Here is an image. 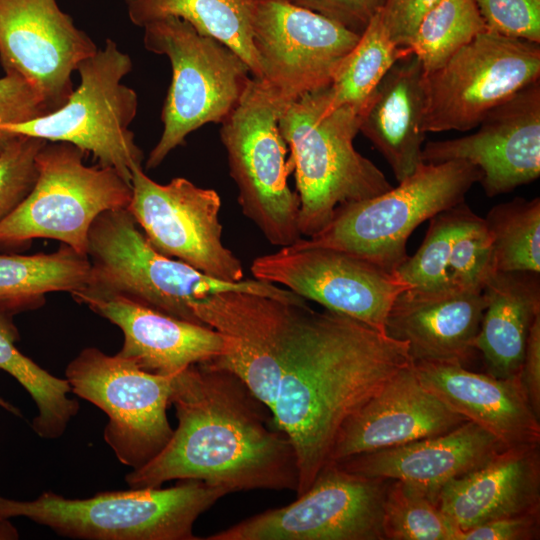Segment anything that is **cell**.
Here are the masks:
<instances>
[{"label":"cell","instance_id":"cell-29","mask_svg":"<svg viewBox=\"0 0 540 540\" xmlns=\"http://www.w3.org/2000/svg\"><path fill=\"white\" fill-rule=\"evenodd\" d=\"M90 278L88 256L65 244L52 253L0 255V306L13 314L35 309L46 294L73 295L85 289Z\"/></svg>","mask_w":540,"mask_h":540},{"label":"cell","instance_id":"cell-31","mask_svg":"<svg viewBox=\"0 0 540 540\" xmlns=\"http://www.w3.org/2000/svg\"><path fill=\"white\" fill-rule=\"evenodd\" d=\"M412 53L390 38L379 10L371 18L327 87L328 110L349 106L360 115L369 97L390 68Z\"/></svg>","mask_w":540,"mask_h":540},{"label":"cell","instance_id":"cell-1","mask_svg":"<svg viewBox=\"0 0 540 540\" xmlns=\"http://www.w3.org/2000/svg\"><path fill=\"white\" fill-rule=\"evenodd\" d=\"M413 364L405 341L306 302L290 305L272 413L295 449L297 496L326 465L345 421Z\"/></svg>","mask_w":540,"mask_h":540},{"label":"cell","instance_id":"cell-7","mask_svg":"<svg viewBox=\"0 0 540 540\" xmlns=\"http://www.w3.org/2000/svg\"><path fill=\"white\" fill-rule=\"evenodd\" d=\"M144 46L165 55L172 69L163 105V131L146 161L158 167L185 138L208 123H222L237 105L251 74L229 47L187 21L165 17L144 27Z\"/></svg>","mask_w":540,"mask_h":540},{"label":"cell","instance_id":"cell-44","mask_svg":"<svg viewBox=\"0 0 540 540\" xmlns=\"http://www.w3.org/2000/svg\"><path fill=\"white\" fill-rule=\"evenodd\" d=\"M19 535L15 527L8 519L0 518V540L18 539Z\"/></svg>","mask_w":540,"mask_h":540},{"label":"cell","instance_id":"cell-14","mask_svg":"<svg viewBox=\"0 0 540 540\" xmlns=\"http://www.w3.org/2000/svg\"><path fill=\"white\" fill-rule=\"evenodd\" d=\"M131 187L127 209L156 251L219 280L244 279L241 261L222 241L221 199L215 190L182 177L159 184L142 165L132 168Z\"/></svg>","mask_w":540,"mask_h":540},{"label":"cell","instance_id":"cell-40","mask_svg":"<svg viewBox=\"0 0 540 540\" xmlns=\"http://www.w3.org/2000/svg\"><path fill=\"white\" fill-rule=\"evenodd\" d=\"M439 1L383 0L379 12L392 41L399 47L409 48L419 23Z\"/></svg>","mask_w":540,"mask_h":540},{"label":"cell","instance_id":"cell-36","mask_svg":"<svg viewBox=\"0 0 540 540\" xmlns=\"http://www.w3.org/2000/svg\"><path fill=\"white\" fill-rule=\"evenodd\" d=\"M494 272L490 234L484 218L473 212L453 242L447 285L483 289Z\"/></svg>","mask_w":540,"mask_h":540},{"label":"cell","instance_id":"cell-12","mask_svg":"<svg viewBox=\"0 0 540 540\" xmlns=\"http://www.w3.org/2000/svg\"><path fill=\"white\" fill-rule=\"evenodd\" d=\"M65 376L72 393L105 412L104 440L132 470L149 463L171 439L167 408L174 375L150 373L88 347L68 364Z\"/></svg>","mask_w":540,"mask_h":540},{"label":"cell","instance_id":"cell-28","mask_svg":"<svg viewBox=\"0 0 540 540\" xmlns=\"http://www.w3.org/2000/svg\"><path fill=\"white\" fill-rule=\"evenodd\" d=\"M130 21L139 27L165 17L187 21L196 31L223 43L261 80L260 60L253 42L256 0H125Z\"/></svg>","mask_w":540,"mask_h":540},{"label":"cell","instance_id":"cell-2","mask_svg":"<svg viewBox=\"0 0 540 540\" xmlns=\"http://www.w3.org/2000/svg\"><path fill=\"white\" fill-rule=\"evenodd\" d=\"M177 428L149 463L125 476L130 488L194 479L226 489L297 491L295 449L272 411L237 376L208 363L175 374Z\"/></svg>","mask_w":540,"mask_h":540},{"label":"cell","instance_id":"cell-5","mask_svg":"<svg viewBox=\"0 0 540 540\" xmlns=\"http://www.w3.org/2000/svg\"><path fill=\"white\" fill-rule=\"evenodd\" d=\"M229 492L200 480L68 499L51 491L31 501L0 496V518L26 517L82 540H196L198 517Z\"/></svg>","mask_w":540,"mask_h":540},{"label":"cell","instance_id":"cell-10","mask_svg":"<svg viewBox=\"0 0 540 540\" xmlns=\"http://www.w3.org/2000/svg\"><path fill=\"white\" fill-rule=\"evenodd\" d=\"M132 60L116 42L106 39L102 49L77 66L80 84L66 103L41 117L8 124L2 131L48 142H68L92 153L98 164L112 167L131 183V170L141 165L143 152L129 125L136 116L138 97L122 79Z\"/></svg>","mask_w":540,"mask_h":540},{"label":"cell","instance_id":"cell-17","mask_svg":"<svg viewBox=\"0 0 540 540\" xmlns=\"http://www.w3.org/2000/svg\"><path fill=\"white\" fill-rule=\"evenodd\" d=\"M56 0H0V61L24 78L50 112L73 92L72 73L97 51Z\"/></svg>","mask_w":540,"mask_h":540},{"label":"cell","instance_id":"cell-32","mask_svg":"<svg viewBox=\"0 0 540 540\" xmlns=\"http://www.w3.org/2000/svg\"><path fill=\"white\" fill-rule=\"evenodd\" d=\"M496 272L540 273V199H515L492 207L484 218Z\"/></svg>","mask_w":540,"mask_h":540},{"label":"cell","instance_id":"cell-23","mask_svg":"<svg viewBox=\"0 0 540 540\" xmlns=\"http://www.w3.org/2000/svg\"><path fill=\"white\" fill-rule=\"evenodd\" d=\"M505 446L471 421L441 435L355 455L335 462L372 478L400 480L426 491L436 502L449 481L486 463Z\"/></svg>","mask_w":540,"mask_h":540},{"label":"cell","instance_id":"cell-9","mask_svg":"<svg viewBox=\"0 0 540 540\" xmlns=\"http://www.w3.org/2000/svg\"><path fill=\"white\" fill-rule=\"evenodd\" d=\"M86 154L71 143L47 141L36 157L33 189L0 221V244L47 238L87 255L93 222L103 212L127 208L132 187L112 167L85 165Z\"/></svg>","mask_w":540,"mask_h":540},{"label":"cell","instance_id":"cell-22","mask_svg":"<svg viewBox=\"0 0 540 540\" xmlns=\"http://www.w3.org/2000/svg\"><path fill=\"white\" fill-rule=\"evenodd\" d=\"M484 309L481 288H408L395 299L385 332L408 344L414 362L464 365L475 350Z\"/></svg>","mask_w":540,"mask_h":540},{"label":"cell","instance_id":"cell-25","mask_svg":"<svg viewBox=\"0 0 540 540\" xmlns=\"http://www.w3.org/2000/svg\"><path fill=\"white\" fill-rule=\"evenodd\" d=\"M413 368L427 390L505 446L540 443V418L520 378H496L451 363L419 361Z\"/></svg>","mask_w":540,"mask_h":540},{"label":"cell","instance_id":"cell-35","mask_svg":"<svg viewBox=\"0 0 540 540\" xmlns=\"http://www.w3.org/2000/svg\"><path fill=\"white\" fill-rule=\"evenodd\" d=\"M473 211L461 202L431 217L428 230L419 249L407 256L396 274L410 288L432 290L447 285V266L453 242Z\"/></svg>","mask_w":540,"mask_h":540},{"label":"cell","instance_id":"cell-45","mask_svg":"<svg viewBox=\"0 0 540 540\" xmlns=\"http://www.w3.org/2000/svg\"><path fill=\"white\" fill-rule=\"evenodd\" d=\"M0 407L9 411L10 413L16 415V416H19L21 417L22 414L20 412V410L13 406L11 403L7 402L5 399H3L2 397H0Z\"/></svg>","mask_w":540,"mask_h":540},{"label":"cell","instance_id":"cell-18","mask_svg":"<svg viewBox=\"0 0 540 540\" xmlns=\"http://www.w3.org/2000/svg\"><path fill=\"white\" fill-rule=\"evenodd\" d=\"M470 135L426 143L423 163L464 160L482 173L488 197L513 191L540 176V80L493 108Z\"/></svg>","mask_w":540,"mask_h":540},{"label":"cell","instance_id":"cell-24","mask_svg":"<svg viewBox=\"0 0 540 540\" xmlns=\"http://www.w3.org/2000/svg\"><path fill=\"white\" fill-rule=\"evenodd\" d=\"M540 443L508 446L446 483L437 504L463 531L499 518L540 512Z\"/></svg>","mask_w":540,"mask_h":540},{"label":"cell","instance_id":"cell-15","mask_svg":"<svg viewBox=\"0 0 540 540\" xmlns=\"http://www.w3.org/2000/svg\"><path fill=\"white\" fill-rule=\"evenodd\" d=\"M250 270L255 279L286 288L383 333L395 299L410 288L396 272L328 248L282 247L255 258Z\"/></svg>","mask_w":540,"mask_h":540},{"label":"cell","instance_id":"cell-19","mask_svg":"<svg viewBox=\"0 0 540 540\" xmlns=\"http://www.w3.org/2000/svg\"><path fill=\"white\" fill-rule=\"evenodd\" d=\"M293 302L259 294L226 291L196 301L201 323L219 332L226 352L205 362L231 372L272 411L282 371V352Z\"/></svg>","mask_w":540,"mask_h":540},{"label":"cell","instance_id":"cell-30","mask_svg":"<svg viewBox=\"0 0 540 540\" xmlns=\"http://www.w3.org/2000/svg\"><path fill=\"white\" fill-rule=\"evenodd\" d=\"M13 313L0 306V369L13 376L30 394L38 414L32 421L34 432L43 439L63 435L79 411L77 400L68 397L67 379L56 377L18 350L19 332Z\"/></svg>","mask_w":540,"mask_h":540},{"label":"cell","instance_id":"cell-8","mask_svg":"<svg viewBox=\"0 0 540 540\" xmlns=\"http://www.w3.org/2000/svg\"><path fill=\"white\" fill-rule=\"evenodd\" d=\"M283 106L263 81L251 77L220 129L242 213L280 248L303 238L299 197L288 185L293 166L278 125Z\"/></svg>","mask_w":540,"mask_h":540},{"label":"cell","instance_id":"cell-41","mask_svg":"<svg viewBox=\"0 0 540 540\" xmlns=\"http://www.w3.org/2000/svg\"><path fill=\"white\" fill-rule=\"evenodd\" d=\"M361 34L383 0H290Z\"/></svg>","mask_w":540,"mask_h":540},{"label":"cell","instance_id":"cell-26","mask_svg":"<svg viewBox=\"0 0 540 540\" xmlns=\"http://www.w3.org/2000/svg\"><path fill=\"white\" fill-rule=\"evenodd\" d=\"M425 72L413 53L400 58L369 97L361 115V132L389 164L398 182L423 163Z\"/></svg>","mask_w":540,"mask_h":540},{"label":"cell","instance_id":"cell-3","mask_svg":"<svg viewBox=\"0 0 540 540\" xmlns=\"http://www.w3.org/2000/svg\"><path fill=\"white\" fill-rule=\"evenodd\" d=\"M327 87L285 104L279 115L295 174L303 238L321 231L340 206L392 188L384 173L353 145L360 113L349 106L328 110Z\"/></svg>","mask_w":540,"mask_h":540},{"label":"cell","instance_id":"cell-42","mask_svg":"<svg viewBox=\"0 0 540 540\" xmlns=\"http://www.w3.org/2000/svg\"><path fill=\"white\" fill-rule=\"evenodd\" d=\"M540 535V512L491 520L461 530L458 540H534Z\"/></svg>","mask_w":540,"mask_h":540},{"label":"cell","instance_id":"cell-21","mask_svg":"<svg viewBox=\"0 0 540 540\" xmlns=\"http://www.w3.org/2000/svg\"><path fill=\"white\" fill-rule=\"evenodd\" d=\"M413 366L397 373L345 421L327 463L441 435L468 421L427 390Z\"/></svg>","mask_w":540,"mask_h":540},{"label":"cell","instance_id":"cell-6","mask_svg":"<svg viewBox=\"0 0 540 540\" xmlns=\"http://www.w3.org/2000/svg\"><path fill=\"white\" fill-rule=\"evenodd\" d=\"M481 178L479 168L464 160L422 163L397 187L340 206L321 231L292 245L346 252L395 272L416 227L464 202Z\"/></svg>","mask_w":540,"mask_h":540},{"label":"cell","instance_id":"cell-34","mask_svg":"<svg viewBox=\"0 0 540 540\" xmlns=\"http://www.w3.org/2000/svg\"><path fill=\"white\" fill-rule=\"evenodd\" d=\"M385 540H458L461 529L424 490L391 480L383 503Z\"/></svg>","mask_w":540,"mask_h":540},{"label":"cell","instance_id":"cell-27","mask_svg":"<svg viewBox=\"0 0 540 540\" xmlns=\"http://www.w3.org/2000/svg\"><path fill=\"white\" fill-rule=\"evenodd\" d=\"M485 309L473 347L487 374L520 378L527 338L540 316V273L494 272L483 287Z\"/></svg>","mask_w":540,"mask_h":540},{"label":"cell","instance_id":"cell-13","mask_svg":"<svg viewBox=\"0 0 540 540\" xmlns=\"http://www.w3.org/2000/svg\"><path fill=\"white\" fill-rule=\"evenodd\" d=\"M390 481L327 463L294 502L261 512L205 539L385 540L383 503Z\"/></svg>","mask_w":540,"mask_h":540},{"label":"cell","instance_id":"cell-20","mask_svg":"<svg viewBox=\"0 0 540 540\" xmlns=\"http://www.w3.org/2000/svg\"><path fill=\"white\" fill-rule=\"evenodd\" d=\"M72 296L120 328L124 340L116 355L144 371L173 376L227 350L225 338L213 328L169 316L126 297L89 290Z\"/></svg>","mask_w":540,"mask_h":540},{"label":"cell","instance_id":"cell-4","mask_svg":"<svg viewBox=\"0 0 540 540\" xmlns=\"http://www.w3.org/2000/svg\"><path fill=\"white\" fill-rule=\"evenodd\" d=\"M87 256L91 278L83 290L120 295L197 324L203 323L192 305L218 292H248L293 303L306 301L286 288L255 278L219 280L159 253L127 208L103 212L95 219L89 230Z\"/></svg>","mask_w":540,"mask_h":540},{"label":"cell","instance_id":"cell-16","mask_svg":"<svg viewBox=\"0 0 540 540\" xmlns=\"http://www.w3.org/2000/svg\"><path fill=\"white\" fill-rule=\"evenodd\" d=\"M252 29L261 81L282 105L330 85L360 37L290 0H256Z\"/></svg>","mask_w":540,"mask_h":540},{"label":"cell","instance_id":"cell-33","mask_svg":"<svg viewBox=\"0 0 540 540\" xmlns=\"http://www.w3.org/2000/svg\"><path fill=\"white\" fill-rule=\"evenodd\" d=\"M486 30L474 0H440L419 23L409 49L427 74Z\"/></svg>","mask_w":540,"mask_h":540},{"label":"cell","instance_id":"cell-11","mask_svg":"<svg viewBox=\"0 0 540 540\" xmlns=\"http://www.w3.org/2000/svg\"><path fill=\"white\" fill-rule=\"evenodd\" d=\"M540 80V44L490 30L425 74L422 131H468L496 106Z\"/></svg>","mask_w":540,"mask_h":540},{"label":"cell","instance_id":"cell-39","mask_svg":"<svg viewBox=\"0 0 540 540\" xmlns=\"http://www.w3.org/2000/svg\"><path fill=\"white\" fill-rule=\"evenodd\" d=\"M50 113L39 93L21 76L5 73L0 78V149L13 138L1 130L8 124L26 122Z\"/></svg>","mask_w":540,"mask_h":540},{"label":"cell","instance_id":"cell-43","mask_svg":"<svg viewBox=\"0 0 540 540\" xmlns=\"http://www.w3.org/2000/svg\"><path fill=\"white\" fill-rule=\"evenodd\" d=\"M520 381L528 401L540 418V316H538L527 338Z\"/></svg>","mask_w":540,"mask_h":540},{"label":"cell","instance_id":"cell-37","mask_svg":"<svg viewBox=\"0 0 540 540\" xmlns=\"http://www.w3.org/2000/svg\"><path fill=\"white\" fill-rule=\"evenodd\" d=\"M46 140L16 135L0 149V221L13 212L33 189L36 157Z\"/></svg>","mask_w":540,"mask_h":540},{"label":"cell","instance_id":"cell-38","mask_svg":"<svg viewBox=\"0 0 540 540\" xmlns=\"http://www.w3.org/2000/svg\"><path fill=\"white\" fill-rule=\"evenodd\" d=\"M488 30L540 44V0H474Z\"/></svg>","mask_w":540,"mask_h":540}]
</instances>
